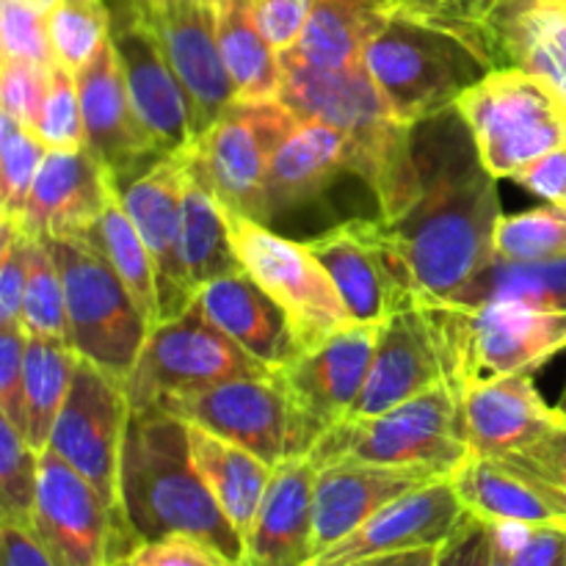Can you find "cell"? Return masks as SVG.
<instances>
[{
    "label": "cell",
    "instance_id": "1",
    "mask_svg": "<svg viewBox=\"0 0 566 566\" xmlns=\"http://www.w3.org/2000/svg\"><path fill=\"white\" fill-rule=\"evenodd\" d=\"M415 191L385 221L420 298L446 302L495 258L501 224L497 177L481 160L459 108L415 125Z\"/></svg>",
    "mask_w": 566,
    "mask_h": 566
},
{
    "label": "cell",
    "instance_id": "2",
    "mask_svg": "<svg viewBox=\"0 0 566 566\" xmlns=\"http://www.w3.org/2000/svg\"><path fill=\"white\" fill-rule=\"evenodd\" d=\"M119 512L133 545L180 534L205 542L230 564L243 562V536L193 464L188 423L155 403L130 409L119 457Z\"/></svg>",
    "mask_w": 566,
    "mask_h": 566
},
{
    "label": "cell",
    "instance_id": "3",
    "mask_svg": "<svg viewBox=\"0 0 566 566\" xmlns=\"http://www.w3.org/2000/svg\"><path fill=\"white\" fill-rule=\"evenodd\" d=\"M280 99L296 119L335 127L348 147V171L374 191L381 219L407 208L415 191V125L403 122L368 66L313 70L282 64Z\"/></svg>",
    "mask_w": 566,
    "mask_h": 566
},
{
    "label": "cell",
    "instance_id": "4",
    "mask_svg": "<svg viewBox=\"0 0 566 566\" xmlns=\"http://www.w3.org/2000/svg\"><path fill=\"white\" fill-rule=\"evenodd\" d=\"M390 108L409 125L453 108L468 88L484 81L497 61L473 22L398 9L365 50Z\"/></svg>",
    "mask_w": 566,
    "mask_h": 566
},
{
    "label": "cell",
    "instance_id": "5",
    "mask_svg": "<svg viewBox=\"0 0 566 566\" xmlns=\"http://www.w3.org/2000/svg\"><path fill=\"white\" fill-rule=\"evenodd\" d=\"M457 392L448 381L379 415H352L307 453L315 468L340 462L431 468L451 475L468 457Z\"/></svg>",
    "mask_w": 566,
    "mask_h": 566
},
{
    "label": "cell",
    "instance_id": "6",
    "mask_svg": "<svg viewBox=\"0 0 566 566\" xmlns=\"http://www.w3.org/2000/svg\"><path fill=\"white\" fill-rule=\"evenodd\" d=\"M457 108L497 180H512L525 164L566 147V94L536 72L497 66L462 94Z\"/></svg>",
    "mask_w": 566,
    "mask_h": 566
},
{
    "label": "cell",
    "instance_id": "7",
    "mask_svg": "<svg viewBox=\"0 0 566 566\" xmlns=\"http://www.w3.org/2000/svg\"><path fill=\"white\" fill-rule=\"evenodd\" d=\"M448 354V385L531 374L566 348V313H542L520 304L457 307L426 298Z\"/></svg>",
    "mask_w": 566,
    "mask_h": 566
},
{
    "label": "cell",
    "instance_id": "8",
    "mask_svg": "<svg viewBox=\"0 0 566 566\" xmlns=\"http://www.w3.org/2000/svg\"><path fill=\"white\" fill-rule=\"evenodd\" d=\"M48 243L64 280L72 348L125 381L147 343V318L92 241L75 238Z\"/></svg>",
    "mask_w": 566,
    "mask_h": 566
},
{
    "label": "cell",
    "instance_id": "9",
    "mask_svg": "<svg viewBox=\"0 0 566 566\" xmlns=\"http://www.w3.org/2000/svg\"><path fill=\"white\" fill-rule=\"evenodd\" d=\"M298 119L276 99H235L182 149L186 164L230 213L260 221L263 182L280 144Z\"/></svg>",
    "mask_w": 566,
    "mask_h": 566
},
{
    "label": "cell",
    "instance_id": "10",
    "mask_svg": "<svg viewBox=\"0 0 566 566\" xmlns=\"http://www.w3.org/2000/svg\"><path fill=\"white\" fill-rule=\"evenodd\" d=\"M265 374H271L269 365L227 337L193 302L182 315L149 329L147 343L125 379V390L130 409H142L169 396Z\"/></svg>",
    "mask_w": 566,
    "mask_h": 566
},
{
    "label": "cell",
    "instance_id": "11",
    "mask_svg": "<svg viewBox=\"0 0 566 566\" xmlns=\"http://www.w3.org/2000/svg\"><path fill=\"white\" fill-rule=\"evenodd\" d=\"M227 219L243 271L285 310L302 352L357 324L348 315L332 276L310 252L307 243L276 235L263 221L230 210Z\"/></svg>",
    "mask_w": 566,
    "mask_h": 566
},
{
    "label": "cell",
    "instance_id": "12",
    "mask_svg": "<svg viewBox=\"0 0 566 566\" xmlns=\"http://www.w3.org/2000/svg\"><path fill=\"white\" fill-rule=\"evenodd\" d=\"M155 407L166 409L182 423L199 426L221 440L247 448L271 468L285 459L310 453L296 409L276 370L265 376L221 381L186 396H169Z\"/></svg>",
    "mask_w": 566,
    "mask_h": 566
},
{
    "label": "cell",
    "instance_id": "13",
    "mask_svg": "<svg viewBox=\"0 0 566 566\" xmlns=\"http://www.w3.org/2000/svg\"><path fill=\"white\" fill-rule=\"evenodd\" d=\"M31 531L55 566H114L136 547L119 514L50 448L39 453Z\"/></svg>",
    "mask_w": 566,
    "mask_h": 566
},
{
    "label": "cell",
    "instance_id": "14",
    "mask_svg": "<svg viewBox=\"0 0 566 566\" xmlns=\"http://www.w3.org/2000/svg\"><path fill=\"white\" fill-rule=\"evenodd\" d=\"M127 420L130 398L125 381L81 357L48 448L75 468L119 520V457Z\"/></svg>",
    "mask_w": 566,
    "mask_h": 566
},
{
    "label": "cell",
    "instance_id": "15",
    "mask_svg": "<svg viewBox=\"0 0 566 566\" xmlns=\"http://www.w3.org/2000/svg\"><path fill=\"white\" fill-rule=\"evenodd\" d=\"M304 243L332 276L357 324H379L420 296L381 219H348Z\"/></svg>",
    "mask_w": 566,
    "mask_h": 566
},
{
    "label": "cell",
    "instance_id": "16",
    "mask_svg": "<svg viewBox=\"0 0 566 566\" xmlns=\"http://www.w3.org/2000/svg\"><path fill=\"white\" fill-rule=\"evenodd\" d=\"M374 348L376 324H352L276 370L310 451L332 426L354 415L368 381Z\"/></svg>",
    "mask_w": 566,
    "mask_h": 566
},
{
    "label": "cell",
    "instance_id": "17",
    "mask_svg": "<svg viewBox=\"0 0 566 566\" xmlns=\"http://www.w3.org/2000/svg\"><path fill=\"white\" fill-rule=\"evenodd\" d=\"M138 6L186 94L193 138L202 136L235 103V86L219 48V11L175 0H138Z\"/></svg>",
    "mask_w": 566,
    "mask_h": 566
},
{
    "label": "cell",
    "instance_id": "18",
    "mask_svg": "<svg viewBox=\"0 0 566 566\" xmlns=\"http://www.w3.org/2000/svg\"><path fill=\"white\" fill-rule=\"evenodd\" d=\"M111 20V42L125 72L133 111L158 153L175 155L191 147L193 133L188 119V99L149 31L138 0H105Z\"/></svg>",
    "mask_w": 566,
    "mask_h": 566
},
{
    "label": "cell",
    "instance_id": "19",
    "mask_svg": "<svg viewBox=\"0 0 566 566\" xmlns=\"http://www.w3.org/2000/svg\"><path fill=\"white\" fill-rule=\"evenodd\" d=\"M114 186L122 208L127 210L153 258L160 324H164L197 302V291L188 282L186 263H182V193H186L182 149L160 158L142 175Z\"/></svg>",
    "mask_w": 566,
    "mask_h": 566
},
{
    "label": "cell",
    "instance_id": "20",
    "mask_svg": "<svg viewBox=\"0 0 566 566\" xmlns=\"http://www.w3.org/2000/svg\"><path fill=\"white\" fill-rule=\"evenodd\" d=\"M448 381V354L426 298H412L376 324L368 381L354 415H379Z\"/></svg>",
    "mask_w": 566,
    "mask_h": 566
},
{
    "label": "cell",
    "instance_id": "21",
    "mask_svg": "<svg viewBox=\"0 0 566 566\" xmlns=\"http://www.w3.org/2000/svg\"><path fill=\"white\" fill-rule=\"evenodd\" d=\"M75 83L77 97H81L86 147L108 169L114 182L130 180L164 158L158 147L149 142L136 111H133L125 72H122L111 33L97 55L75 72Z\"/></svg>",
    "mask_w": 566,
    "mask_h": 566
},
{
    "label": "cell",
    "instance_id": "22",
    "mask_svg": "<svg viewBox=\"0 0 566 566\" xmlns=\"http://www.w3.org/2000/svg\"><path fill=\"white\" fill-rule=\"evenodd\" d=\"M114 193V177L92 149H48L20 227L33 241L86 238Z\"/></svg>",
    "mask_w": 566,
    "mask_h": 566
},
{
    "label": "cell",
    "instance_id": "23",
    "mask_svg": "<svg viewBox=\"0 0 566 566\" xmlns=\"http://www.w3.org/2000/svg\"><path fill=\"white\" fill-rule=\"evenodd\" d=\"M453 392L468 451L479 457H512L564 423L562 412L536 390L531 374L473 379Z\"/></svg>",
    "mask_w": 566,
    "mask_h": 566
},
{
    "label": "cell",
    "instance_id": "24",
    "mask_svg": "<svg viewBox=\"0 0 566 566\" xmlns=\"http://www.w3.org/2000/svg\"><path fill=\"white\" fill-rule=\"evenodd\" d=\"M464 514L468 512L451 479L429 481L379 509L354 534L321 553L313 566H343L359 558L387 556V553L440 547L451 539Z\"/></svg>",
    "mask_w": 566,
    "mask_h": 566
},
{
    "label": "cell",
    "instance_id": "25",
    "mask_svg": "<svg viewBox=\"0 0 566 566\" xmlns=\"http://www.w3.org/2000/svg\"><path fill=\"white\" fill-rule=\"evenodd\" d=\"M315 479L318 468L310 457L276 464L243 539L241 566H313Z\"/></svg>",
    "mask_w": 566,
    "mask_h": 566
},
{
    "label": "cell",
    "instance_id": "26",
    "mask_svg": "<svg viewBox=\"0 0 566 566\" xmlns=\"http://www.w3.org/2000/svg\"><path fill=\"white\" fill-rule=\"evenodd\" d=\"M437 479H451L431 468L340 462L318 470L315 479V558L359 528L396 497Z\"/></svg>",
    "mask_w": 566,
    "mask_h": 566
},
{
    "label": "cell",
    "instance_id": "27",
    "mask_svg": "<svg viewBox=\"0 0 566 566\" xmlns=\"http://www.w3.org/2000/svg\"><path fill=\"white\" fill-rule=\"evenodd\" d=\"M197 304L227 337L271 370L285 368L302 354L287 313L247 271H235L202 285Z\"/></svg>",
    "mask_w": 566,
    "mask_h": 566
},
{
    "label": "cell",
    "instance_id": "28",
    "mask_svg": "<svg viewBox=\"0 0 566 566\" xmlns=\"http://www.w3.org/2000/svg\"><path fill=\"white\" fill-rule=\"evenodd\" d=\"M348 171V147L335 127L315 119H298L280 144L263 182L260 221L274 224L282 216L318 199L337 177Z\"/></svg>",
    "mask_w": 566,
    "mask_h": 566
},
{
    "label": "cell",
    "instance_id": "29",
    "mask_svg": "<svg viewBox=\"0 0 566 566\" xmlns=\"http://www.w3.org/2000/svg\"><path fill=\"white\" fill-rule=\"evenodd\" d=\"M451 484L464 512L484 523L566 525V503L562 495L542 484L536 475L501 459L468 453L451 473Z\"/></svg>",
    "mask_w": 566,
    "mask_h": 566
},
{
    "label": "cell",
    "instance_id": "30",
    "mask_svg": "<svg viewBox=\"0 0 566 566\" xmlns=\"http://www.w3.org/2000/svg\"><path fill=\"white\" fill-rule=\"evenodd\" d=\"M475 28L497 66L536 72L566 94V0H534L492 9Z\"/></svg>",
    "mask_w": 566,
    "mask_h": 566
},
{
    "label": "cell",
    "instance_id": "31",
    "mask_svg": "<svg viewBox=\"0 0 566 566\" xmlns=\"http://www.w3.org/2000/svg\"><path fill=\"white\" fill-rule=\"evenodd\" d=\"M390 11L392 0H313L302 36L280 61L313 70L365 64V50Z\"/></svg>",
    "mask_w": 566,
    "mask_h": 566
},
{
    "label": "cell",
    "instance_id": "32",
    "mask_svg": "<svg viewBox=\"0 0 566 566\" xmlns=\"http://www.w3.org/2000/svg\"><path fill=\"white\" fill-rule=\"evenodd\" d=\"M188 440H191L193 464L202 473L208 490L213 492L216 503L247 539L274 468L247 448L221 440L199 426H188Z\"/></svg>",
    "mask_w": 566,
    "mask_h": 566
},
{
    "label": "cell",
    "instance_id": "33",
    "mask_svg": "<svg viewBox=\"0 0 566 566\" xmlns=\"http://www.w3.org/2000/svg\"><path fill=\"white\" fill-rule=\"evenodd\" d=\"M446 302L457 307H486V304H520L542 313H566V258L517 263L492 258L479 274Z\"/></svg>",
    "mask_w": 566,
    "mask_h": 566
},
{
    "label": "cell",
    "instance_id": "34",
    "mask_svg": "<svg viewBox=\"0 0 566 566\" xmlns=\"http://www.w3.org/2000/svg\"><path fill=\"white\" fill-rule=\"evenodd\" d=\"M186 158V155H182ZM182 263L193 291L219 276L243 271L232 243L227 208L213 197L208 186L188 169L182 193Z\"/></svg>",
    "mask_w": 566,
    "mask_h": 566
},
{
    "label": "cell",
    "instance_id": "35",
    "mask_svg": "<svg viewBox=\"0 0 566 566\" xmlns=\"http://www.w3.org/2000/svg\"><path fill=\"white\" fill-rule=\"evenodd\" d=\"M216 11H219V48L235 86V99L280 97V50L260 31L252 0H227Z\"/></svg>",
    "mask_w": 566,
    "mask_h": 566
},
{
    "label": "cell",
    "instance_id": "36",
    "mask_svg": "<svg viewBox=\"0 0 566 566\" xmlns=\"http://www.w3.org/2000/svg\"><path fill=\"white\" fill-rule=\"evenodd\" d=\"M81 354L64 340L28 335L25 343V420L22 431L36 453L48 451L61 407L70 396Z\"/></svg>",
    "mask_w": 566,
    "mask_h": 566
},
{
    "label": "cell",
    "instance_id": "37",
    "mask_svg": "<svg viewBox=\"0 0 566 566\" xmlns=\"http://www.w3.org/2000/svg\"><path fill=\"white\" fill-rule=\"evenodd\" d=\"M86 241H92L94 247L105 254V260L114 265L119 280L125 282V287L130 291L136 307L142 310V315L147 318L149 329L158 326V280H155L153 258H149L147 247H144L142 235H138L136 224L130 221L127 210L122 208L119 193H114L111 202L105 205L97 227L88 232Z\"/></svg>",
    "mask_w": 566,
    "mask_h": 566
},
{
    "label": "cell",
    "instance_id": "38",
    "mask_svg": "<svg viewBox=\"0 0 566 566\" xmlns=\"http://www.w3.org/2000/svg\"><path fill=\"white\" fill-rule=\"evenodd\" d=\"M22 329L25 335L70 343V315H66V293L59 263L50 243L33 238L25 296H22Z\"/></svg>",
    "mask_w": 566,
    "mask_h": 566
},
{
    "label": "cell",
    "instance_id": "39",
    "mask_svg": "<svg viewBox=\"0 0 566 566\" xmlns=\"http://www.w3.org/2000/svg\"><path fill=\"white\" fill-rule=\"evenodd\" d=\"M495 254L517 263L566 258V205L545 202L542 208L503 216L495 230Z\"/></svg>",
    "mask_w": 566,
    "mask_h": 566
},
{
    "label": "cell",
    "instance_id": "40",
    "mask_svg": "<svg viewBox=\"0 0 566 566\" xmlns=\"http://www.w3.org/2000/svg\"><path fill=\"white\" fill-rule=\"evenodd\" d=\"M55 61L70 72L83 70L108 42L111 20L105 0H61L48 14Z\"/></svg>",
    "mask_w": 566,
    "mask_h": 566
},
{
    "label": "cell",
    "instance_id": "41",
    "mask_svg": "<svg viewBox=\"0 0 566 566\" xmlns=\"http://www.w3.org/2000/svg\"><path fill=\"white\" fill-rule=\"evenodd\" d=\"M39 492V453L0 415V523L31 528Z\"/></svg>",
    "mask_w": 566,
    "mask_h": 566
},
{
    "label": "cell",
    "instance_id": "42",
    "mask_svg": "<svg viewBox=\"0 0 566 566\" xmlns=\"http://www.w3.org/2000/svg\"><path fill=\"white\" fill-rule=\"evenodd\" d=\"M44 155L48 147L25 125L11 119L9 114L0 116V197H3L0 216L22 221Z\"/></svg>",
    "mask_w": 566,
    "mask_h": 566
},
{
    "label": "cell",
    "instance_id": "43",
    "mask_svg": "<svg viewBox=\"0 0 566 566\" xmlns=\"http://www.w3.org/2000/svg\"><path fill=\"white\" fill-rule=\"evenodd\" d=\"M33 136L48 149H75L86 147V130H83L81 97H77L75 72L55 64L50 70L48 97H44L42 114H39Z\"/></svg>",
    "mask_w": 566,
    "mask_h": 566
},
{
    "label": "cell",
    "instance_id": "44",
    "mask_svg": "<svg viewBox=\"0 0 566 566\" xmlns=\"http://www.w3.org/2000/svg\"><path fill=\"white\" fill-rule=\"evenodd\" d=\"M492 528V566H566V525L503 523Z\"/></svg>",
    "mask_w": 566,
    "mask_h": 566
},
{
    "label": "cell",
    "instance_id": "45",
    "mask_svg": "<svg viewBox=\"0 0 566 566\" xmlns=\"http://www.w3.org/2000/svg\"><path fill=\"white\" fill-rule=\"evenodd\" d=\"M53 66L0 55V105H3V114L25 125L28 130L36 127L39 114H42Z\"/></svg>",
    "mask_w": 566,
    "mask_h": 566
},
{
    "label": "cell",
    "instance_id": "46",
    "mask_svg": "<svg viewBox=\"0 0 566 566\" xmlns=\"http://www.w3.org/2000/svg\"><path fill=\"white\" fill-rule=\"evenodd\" d=\"M0 55L59 64L48 31V14L31 9L22 0H0Z\"/></svg>",
    "mask_w": 566,
    "mask_h": 566
},
{
    "label": "cell",
    "instance_id": "47",
    "mask_svg": "<svg viewBox=\"0 0 566 566\" xmlns=\"http://www.w3.org/2000/svg\"><path fill=\"white\" fill-rule=\"evenodd\" d=\"M31 238L20 221L0 216V326H22Z\"/></svg>",
    "mask_w": 566,
    "mask_h": 566
},
{
    "label": "cell",
    "instance_id": "48",
    "mask_svg": "<svg viewBox=\"0 0 566 566\" xmlns=\"http://www.w3.org/2000/svg\"><path fill=\"white\" fill-rule=\"evenodd\" d=\"M25 343L22 326H0V415L17 431L25 420Z\"/></svg>",
    "mask_w": 566,
    "mask_h": 566
},
{
    "label": "cell",
    "instance_id": "49",
    "mask_svg": "<svg viewBox=\"0 0 566 566\" xmlns=\"http://www.w3.org/2000/svg\"><path fill=\"white\" fill-rule=\"evenodd\" d=\"M122 566H235L193 536H164L133 547Z\"/></svg>",
    "mask_w": 566,
    "mask_h": 566
},
{
    "label": "cell",
    "instance_id": "50",
    "mask_svg": "<svg viewBox=\"0 0 566 566\" xmlns=\"http://www.w3.org/2000/svg\"><path fill=\"white\" fill-rule=\"evenodd\" d=\"M501 462H509L514 468L525 470V473L536 475L542 484L551 486L566 503V420L553 431H547L539 442H534L525 451L512 453V457H503Z\"/></svg>",
    "mask_w": 566,
    "mask_h": 566
},
{
    "label": "cell",
    "instance_id": "51",
    "mask_svg": "<svg viewBox=\"0 0 566 566\" xmlns=\"http://www.w3.org/2000/svg\"><path fill=\"white\" fill-rule=\"evenodd\" d=\"M495 558V528L492 523L464 514L451 539L437 551V566H492Z\"/></svg>",
    "mask_w": 566,
    "mask_h": 566
},
{
    "label": "cell",
    "instance_id": "52",
    "mask_svg": "<svg viewBox=\"0 0 566 566\" xmlns=\"http://www.w3.org/2000/svg\"><path fill=\"white\" fill-rule=\"evenodd\" d=\"M313 0H252L254 20L280 53L291 50L302 36Z\"/></svg>",
    "mask_w": 566,
    "mask_h": 566
},
{
    "label": "cell",
    "instance_id": "53",
    "mask_svg": "<svg viewBox=\"0 0 566 566\" xmlns=\"http://www.w3.org/2000/svg\"><path fill=\"white\" fill-rule=\"evenodd\" d=\"M512 180L545 202L566 205V147L553 149V153L525 164Z\"/></svg>",
    "mask_w": 566,
    "mask_h": 566
},
{
    "label": "cell",
    "instance_id": "54",
    "mask_svg": "<svg viewBox=\"0 0 566 566\" xmlns=\"http://www.w3.org/2000/svg\"><path fill=\"white\" fill-rule=\"evenodd\" d=\"M0 566H55L31 528L0 523Z\"/></svg>",
    "mask_w": 566,
    "mask_h": 566
},
{
    "label": "cell",
    "instance_id": "55",
    "mask_svg": "<svg viewBox=\"0 0 566 566\" xmlns=\"http://www.w3.org/2000/svg\"><path fill=\"white\" fill-rule=\"evenodd\" d=\"M437 551H440V547H420V551H403V553H387V556L359 558V562L343 564V566H437Z\"/></svg>",
    "mask_w": 566,
    "mask_h": 566
},
{
    "label": "cell",
    "instance_id": "56",
    "mask_svg": "<svg viewBox=\"0 0 566 566\" xmlns=\"http://www.w3.org/2000/svg\"><path fill=\"white\" fill-rule=\"evenodd\" d=\"M398 9L415 11V14H429V17H451L453 20V3L457 0H392Z\"/></svg>",
    "mask_w": 566,
    "mask_h": 566
},
{
    "label": "cell",
    "instance_id": "57",
    "mask_svg": "<svg viewBox=\"0 0 566 566\" xmlns=\"http://www.w3.org/2000/svg\"><path fill=\"white\" fill-rule=\"evenodd\" d=\"M492 0H457L453 3V20L479 22V17L490 9Z\"/></svg>",
    "mask_w": 566,
    "mask_h": 566
},
{
    "label": "cell",
    "instance_id": "58",
    "mask_svg": "<svg viewBox=\"0 0 566 566\" xmlns=\"http://www.w3.org/2000/svg\"><path fill=\"white\" fill-rule=\"evenodd\" d=\"M22 3L31 6V9H36V11H44V14H50V11H53L61 0H22Z\"/></svg>",
    "mask_w": 566,
    "mask_h": 566
},
{
    "label": "cell",
    "instance_id": "59",
    "mask_svg": "<svg viewBox=\"0 0 566 566\" xmlns=\"http://www.w3.org/2000/svg\"><path fill=\"white\" fill-rule=\"evenodd\" d=\"M523 3H534V0H492L490 9H486L484 14H490L492 9H506V6H523ZM484 14H481V17H484ZM481 17H479V20H481ZM473 25H475V22H473Z\"/></svg>",
    "mask_w": 566,
    "mask_h": 566
},
{
    "label": "cell",
    "instance_id": "60",
    "mask_svg": "<svg viewBox=\"0 0 566 566\" xmlns=\"http://www.w3.org/2000/svg\"><path fill=\"white\" fill-rule=\"evenodd\" d=\"M175 3H193V6H216L219 9L221 3H227V0H175Z\"/></svg>",
    "mask_w": 566,
    "mask_h": 566
},
{
    "label": "cell",
    "instance_id": "61",
    "mask_svg": "<svg viewBox=\"0 0 566 566\" xmlns=\"http://www.w3.org/2000/svg\"><path fill=\"white\" fill-rule=\"evenodd\" d=\"M556 409H558V412H562V418L566 420V385H564V392H562V398H558Z\"/></svg>",
    "mask_w": 566,
    "mask_h": 566
},
{
    "label": "cell",
    "instance_id": "62",
    "mask_svg": "<svg viewBox=\"0 0 566 566\" xmlns=\"http://www.w3.org/2000/svg\"><path fill=\"white\" fill-rule=\"evenodd\" d=\"M114 566H122V562H116V564H114Z\"/></svg>",
    "mask_w": 566,
    "mask_h": 566
}]
</instances>
